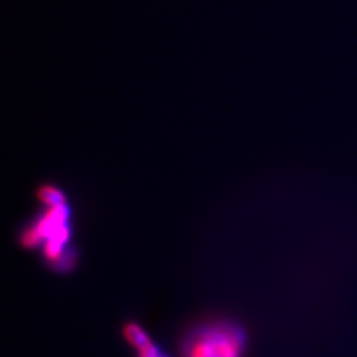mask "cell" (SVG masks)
<instances>
[{
    "label": "cell",
    "mask_w": 357,
    "mask_h": 357,
    "mask_svg": "<svg viewBox=\"0 0 357 357\" xmlns=\"http://www.w3.org/2000/svg\"><path fill=\"white\" fill-rule=\"evenodd\" d=\"M43 257L45 262L53 270L57 271H68L75 268L76 255L75 249L68 248V243L45 241L43 243Z\"/></svg>",
    "instance_id": "2"
},
{
    "label": "cell",
    "mask_w": 357,
    "mask_h": 357,
    "mask_svg": "<svg viewBox=\"0 0 357 357\" xmlns=\"http://www.w3.org/2000/svg\"><path fill=\"white\" fill-rule=\"evenodd\" d=\"M123 333H125V336H126V339H128V342H130L131 344L135 345L138 349L142 348V347H144V345L149 344V343H151L149 335L142 330V327L139 324L128 323V324L125 326Z\"/></svg>",
    "instance_id": "4"
},
{
    "label": "cell",
    "mask_w": 357,
    "mask_h": 357,
    "mask_svg": "<svg viewBox=\"0 0 357 357\" xmlns=\"http://www.w3.org/2000/svg\"><path fill=\"white\" fill-rule=\"evenodd\" d=\"M38 197L47 208L65 204L64 192L53 185H41L38 188Z\"/></svg>",
    "instance_id": "3"
},
{
    "label": "cell",
    "mask_w": 357,
    "mask_h": 357,
    "mask_svg": "<svg viewBox=\"0 0 357 357\" xmlns=\"http://www.w3.org/2000/svg\"><path fill=\"white\" fill-rule=\"evenodd\" d=\"M246 344L241 327L218 321L192 331L183 344L184 357H243Z\"/></svg>",
    "instance_id": "1"
}]
</instances>
